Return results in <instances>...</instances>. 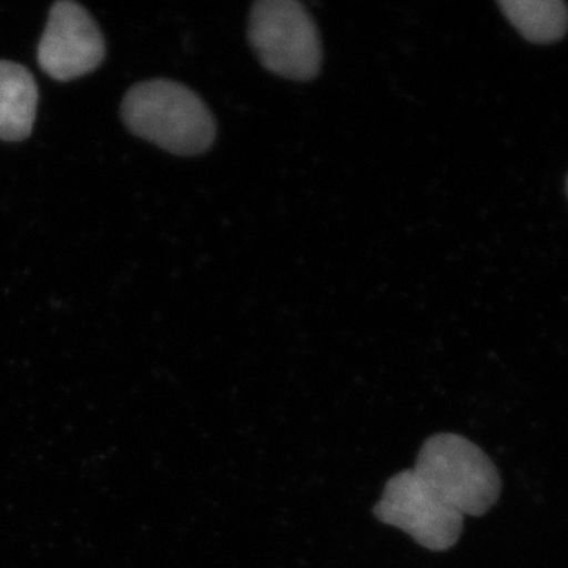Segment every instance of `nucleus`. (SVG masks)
Masks as SVG:
<instances>
[{
  "label": "nucleus",
  "mask_w": 568,
  "mask_h": 568,
  "mask_svg": "<svg viewBox=\"0 0 568 568\" xmlns=\"http://www.w3.org/2000/svg\"><path fill=\"white\" fill-rule=\"evenodd\" d=\"M123 121L138 136L175 155H197L215 140V121L203 100L168 80L141 82L126 93Z\"/></svg>",
  "instance_id": "f257e3e1"
},
{
  "label": "nucleus",
  "mask_w": 568,
  "mask_h": 568,
  "mask_svg": "<svg viewBox=\"0 0 568 568\" xmlns=\"http://www.w3.org/2000/svg\"><path fill=\"white\" fill-rule=\"evenodd\" d=\"M413 470L444 506L465 518L487 514L503 491L499 470L488 455L452 433L426 439Z\"/></svg>",
  "instance_id": "f03ea898"
},
{
  "label": "nucleus",
  "mask_w": 568,
  "mask_h": 568,
  "mask_svg": "<svg viewBox=\"0 0 568 568\" xmlns=\"http://www.w3.org/2000/svg\"><path fill=\"white\" fill-rule=\"evenodd\" d=\"M248 39L261 63L293 81H310L323 62L320 32L295 0H261L250 13Z\"/></svg>",
  "instance_id": "7ed1b4c3"
},
{
  "label": "nucleus",
  "mask_w": 568,
  "mask_h": 568,
  "mask_svg": "<svg viewBox=\"0 0 568 568\" xmlns=\"http://www.w3.org/2000/svg\"><path fill=\"white\" fill-rule=\"evenodd\" d=\"M373 511L381 523L405 530L420 547L432 551L455 547L465 525V517L437 500L413 469L387 481Z\"/></svg>",
  "instance_id": "20e7f679"
},
{
  "label": "nucleus",
  "mask_w": 568,
  "mask_h": 568,
  "mask_svg": "<svg viewBox=\"0 0 568 568\" xmlns=\"http://www.w3.org/2000/svg\"><path fill=\"white\" fill-rule=\"evenodd\" d=\"M104 41L99 26L80 3H55L39 44V63L48 77L71 81L102 63Z\"/></svg>",
  "instance_id": "39448f33"
},
{
  "label": "nucleus",
  "mask_w": 568,
  "mask_h": 568,
  "mask_svg": "<svg viewBox=\"0 0 568 568\" xmlns=\"http://www.w3.org/2000/svg\"><path fill=\"white\" fill-rule=\"evenodd\" d=\"M39 89L31 71L0 61V140L21 141L32 132Z\"/></svg>",
  "instance_id": "423d86ee"
},
{
  "label": "nucleus",
  "mask_w": 568,
  "mask_h": 568,
  "mask_svg": "<svg viewBox=\"0 0 568 568\" xmlns=\"http://www.w3.org/2000/svg\"><path fill=\"white\" fill-rule=\"evenodd\" d=\"M499 7L532 43H552L568 31V7L562 0H500Z\"/></svg>",
  "instance_id": "0eeeda50"
}]
</instances>
